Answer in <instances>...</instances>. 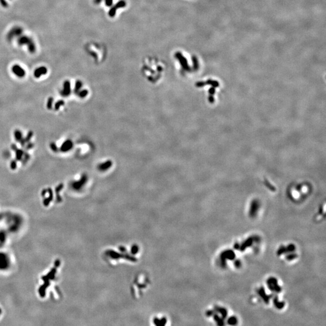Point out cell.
<instances>
[{
  "label": "cell",
  "mask_w": 326,
  "mask_h": 326,
  "mask_svg": "<svg viewBox=\"0 0 326 326\" xmlns=\"http://www.w3.org/2000/svg\"><path fill=\"white\" fill-rule=\"evenodd\" d=\"M50 148H51V149L53 151H54V152H57V151L58 150V149H57V146H56V145L54 143H53V142L50 143Z\"/></svg>",
  "instance_id": "cell-28"
},
{
  "label": "cell",
  "mask_w": 326,
  "mask_h": 326,
  "mask_svg": "<svg viewBox=\"0 0 326 326\" xmlns=\"http://www.w3.org/2000/svg\"><path fill=\"white\" fill-rule=\"evenodd\" d=\"M216 310L217 311V312H219L221 316L222 317L223 319H225L227 317V314H228V312H227V310L224 309V308H220V307H216L215 308Z\"/></svg>",
  "instance_id": "cell-11"
},
{
  "label": "cell",
  "mask_w": 326,
  "mask_h": 326,
  "mask_svg": "<svg viewBox=\"0 0 326 326\" xmlns=\"http://www.w3.org/2000/svg\"><path fill=\"white\" fill-rule=\"evenodd\" d=\"M116 11H117V8L115 7V6L114 7H112L110 10V12H109V15L112 18L114 17L115 15Z\"/></svg>",
  "instance_id": "cell-24"
},
{
  "label": "cell",
  "mask_w": 326,
  "mask_h": 326,
  "mask_svg": "<svg viewBox=\"0 0 326 326\" xmlns=\"http://www.w3.org/2000/svg\"><path fill=\"white\" fill-rule=\"evenodd\" d=\"M213 316L214 319L215 320V321L216 322V323H217V325H224V321H223V319H222V318H221L218 315H217V314H213Z\"/></svg>",
  "instance_id": "cell-15"
},
{
  "label": "cell",
  "mask_w": 326,
  "mask_h": 326,
  "mask_svg": "<svg viewBox=\"0 0 326 326\" xmlns=\"http://www.w3.org/2000/svg\"><path fill=\"white\" fill-rule=\"evenodd\" d=\"M47 73V68L45 67H41L36 69L34 72V76L36 78H39L41 76L45 75Z\"/></svg>",
  "instance_id": "cell-8"
},
{
  "label": "cell",
  "mask_w": 326,
  "mask_h": 326,
  "mask_svg": "<svg viewBox=\"0 0 326 326\" xmlns=\"http://www.w3.org/2000/svg\"><path fill=\"white\" fill-rule=\"evenodd\" d=\"M53 97H50L48 98V102H47V108L48 110H51V108H52V105H53Z\"/></svg>",
  "instance_id": "cell-26"
},
{
  "label": "cell",
  "mask_w": 326,
  "mask_h": 326,
  "mask_svg": "<svg viewBox=\"0 0 326 326\" xmlns=\"http://www.w3.org/2000/svg\"><path fill=\"white\" fill-rule=\"evenodd\" d=\"M241 265H242V263H241V261L240 260H237L234 261V266H236V268H240Z\"/></svg>",
  "instance_id": "cell-30"
},
{
  "label": "cell",
  "mask_w": 326,
  "mask_h": 326,
  "mask_svg": "<svg viewBox=\"0 0 326 326\" xmlns=\"http://www.w3.org/2000/svg\"><path fill=\"white\" fill-rule=\"evenodd\" d=\"M274 306L275 307L278 309H281L284 308V303L283 302H281V301H279L278 298L275 297L274 299Z\"/></svg>",
  "instance_id": "cell-13"
},
{
  "label": "cell",
  "mask_w": 326,
  "mask_h": 326,
  "mask_svg": "<svg viewBox=\"0 0 326 326\" xmlns=\"http://www.w3.org/2000/svg\"><path fill=\"white\" fill-rule=\"evenodd\" d=\"M15 154H16V160L18 161H20L22 160L23 158V156L24 155V152L21 149H18V148L15 150Z\"/></svg>",
  "instance_id": "cell-12"
},
{
  "label": "cell",
  "mask_w": 326,
  "mask_h": 326,
  "mask_svg": "<svg viewBox=\"0 0 326 326\" xmlns=\"http://www.w3.org/2000/svg\"><path fill=\"white\" fill-rule=\"evenodd\" d=\"M268 287L270 290L273 292H275L279 293L281 291V288L278 284L277 280L274 277H270L266 281Z\"/></svg>",
  "instance_id": "cell-2"
},
{
  "label": "cell",
  "mask_w": 326,
  "mask_h": 326,
  "mask_svg": "<svg viewBox=\"0 0 326 326\" xmlns=\"http://www.w3.org/2000/svg\"><path fill=\"white\" fill-rule=\"evenodd\" d=\"M16 167H17V162H16L15 160H13L11 162V169L12 170H15L16 169Z\"/></svg>",
  "instance_id": "cell-29"
},
{
  "label": "cell",
  "mask_w": 326,
  "mask_h": 326,
  "mask_svg": "<svg viewBox=\"0 0 326 326\" xmlns=\"http://www.w3.org/2000/svg\"><path fill=\"white\" fill-rule=\"evenodd\" d=\"M112 3L113 0H105V4L108 7H111L112 5Z\"/></svg>",
  "instance_id": "cell-31"
},
{
  "label": "cell",
  "mask_w": 326,
  "mask_h": 326,
  "mask_svg": "<svg viewBox=\"0 0 326 326\" xmlns=\"http://www.w3.org/2000/svg\"><path fill=\"white\" fill-rule=\"evenodd\" d=\"M234 248L236 249L239 250V248H240V245H239V244H238V243L235 244L234 245Z\"/></svg>",
  "instance_id": "cell-33"
},
{
  "label": "cell",
  "mask_w": 326,
  "mask_h": 326,
  "mask_svg": "<svg viewBox=\"0 0 326 326\" xmlns=\"http://www.w3.org/2000/svg\"><path fill=\"white\" fill-rule=\"evenodd\" d=\"M235 254L232 250H226L222 252L220 256V265L222 268L225 267L227 260H233L235 258Z\"/></svg>",
  "instance_id": "cell-1"
},
{
  "label": "cell",
  "mask_w": 326,
  "mask_h": 326,
  "mask_svg": "<svg viewBox=\"0 0 326 326\" xmlns=\"http://www.w3.org/2000/svg\"><path fill=\"white\" fill-rule=\"evenodd\" d=\"M286 253V246H281L280 248H278L277 252V254L278 255H281V254H284Z\"/></svg>",
  "instance_id": "cell-23"
},
{
  "label": "cell",
  "mask_w": 326,
  "mask_h": 326,
  "mask_svg": "<svg viewBox=\"0 0 326 326\" xmlns=\"http://www.w3.org/2000/svg\"><path fill=\"white\" fill-rule=\"evenodd\" d=\"M191 58H192L193 63V68L195 69V70H197L199 68V63H198V61H197V59L195 56H193Z\"/></svg>",
  "instance_id": "cell-19"
},
{
  "label": "cell",
  "mask_w": 326,
  "mask_h": 326,
  "mask_svg": "<svg viewBox=\"0 0 326 326\" xmlns=\"http://www.w3.org/2000/svg\"><path fill=\"white\" fill-rule=\"evenodd\" d=\"M228 323L230 325H236L238 323V319L235 317H231L228 319Z\"/></svg>",
  "instance_id": "cell-22"
},
{
  "label": "cell",
  "mask_w": 326,
  "mask_h": 326,
  "mask_svg": "<svg viewBox=\"0 0 326 326\" xmlns=\"http://www.w3.org/2000/svg\"><path fill=\"white\" fill-rule=\"evenodd\" d=\"M206 314H207V316H208V317H211V316H212V315H213L214 314V313H213V311L209 310V311H208V312H207Z\"/></svg>",
  "instance_id": "cell-32"
},
{
  "label": "cell",
  "mask_w": 326,
  "mask_h": 326,
  "mask_svg": "<svg viewBox=\"0 0 326 326\" xmlns=\"http://www.w3.org/2000/svg\"><path fill=\"white\" fill-rule=\"evenodd\" d=\"M289 254H288L286 257V259L287 260L289 261H291L292 260L295 259L297 257H298V255L295 254V253H288Z\"/></svg>",
  "instance_id": "cell-20"
},
{
  "label": "cell",
  "mask_w": 326,
  "mask_h": 326,
  "mask_svg": "<svg viewBox=\"0 0 326 326\" xmlns=\"http://www.w3.org/2000/svg\"><path fill=\"white\" fill-rule=\"evenodd\" d=\"M259 209V204L257 201H254L252 202L249 213V216L251 217H253H253H255L257 216V214Z\"/></svg>",
  "instance_id": "cell-6"
},
{
  "label": "cell",
  "mask_w": 326,
  "mask_h": 326,
  "mask_svg": "<svg viewBox=\"0 0 326 326\" xmlns=\"http://www.w3.org/2000/svg\"><path fill=\"white\" fill-rule=\"evenodd\" d=\"M295 250V246L294 244H290L286 247V253H293Z\"/></svg>",
  "instance_id": "cell-17"
},
{
  "label": "cell",
  "mask_w": 326,
  "mask_h": 326,
  "mask_svg": "<svg viewBox=\"0 0 326 326\" xmlns=\"http://www.w3.org/2000/svg\"><path fill=\"white\" fill-rule=\"evenodd\" d=\"M126 6V3L125 1V0H121V1H118L115 5V7L117 9H120V8H123V7H125Z\"/></svg>",
  "instance_id": "cell-18"
},
{
  "label": "cell",
  "mask_w": 326,
  "mask_h": 326,
  "mask_svg": "<svg viewBox=\"0 0 326 326\" xmlns=\"http://www.w3.org/2000/svg\"><path fill=\"white\" fill-rule=\"evenodd\" d=\"M259 238L258 236H253V237H251V238L247 239L245 242L242 244L241 245H240V248H239V250H240L241 251H244L246 249V248H248V247L251 246L252 245H253V242H259Z\"/></svg>",
  "instance_id": "cell-4"
},
{
  "label": "cell",
  "mask_w": 326,
  "mask_h": 326,
  "mask_svg": "<svg viewBox=\"0 0 326 326\" xmlns=\"http://www.w3.org/2000/svg\"><path fill=\"white\" fill-rule=\"evenodd\" d=\"M175 57L179 61L182 68L184 69L185 71H190V68L188 65V62H187V59L182 55V54L180 52H177L175 54Z\"/></svg>",
  "instance_id": "cell-3"
},
{
  "label": "cell",
  "mask_w": 326,
  "mask_h": 326,
  "mask_svg": "<svg viewBox=\"0 0 326 326\" xmlns=\"http://www.w3.org/2000/svg\"><path fill=\"white\" fill-rule=\"evenodd\" d=\"M102 0H94V2L96 4H99L101 3V1Z\"/></svg>",
  "instance_id": "cell-35"
},
{
  "label": "cell",
  "mask_w": 326,
  "mask_h": 326,
  "mask_svg": "<svg viewBox=\"0 0 326 326\" xmlns=\"http://www.w3.org/2000/svg\"><path fill=\"white\" fill-rule=\"evenodd\" d=\"M258 294H259V295L260 297L262 298V299L263 300V301H265V303L266 304H268L269 303V300L271 298V296L268 295L267 294H266L265 292V289L263 288H261L258 290Z\"/></svg>",
  "instance_id": "cell-9"
},
{
  "label": "cell",
  "mask_w": 326,
  "mask_h": 326,
  "mask_svg": "<svg viewBox=\"0 0 326 326\" xmlns=\"http://www.w3.org/2000/svg\"><path fill=\"white\" fill-rule=\"evenodd\" d=\"M14 135H15V140L17 141L20 142L21 141V140L22 139V134L21 132L19 131V130H16L14 132Z\"/></svg>",
  "instance_id": "cell-16"
},
{
  "label": "cell",
  "mask_w": 326,
  "mask_h": 326,
  "mask_svg": "<svg viewBox=\"0 0 326 326\" xmlns=\"http://www.w3.org/2000/svg\"><path fill=\"white\" fill-rule=\"evenodd\" d=\"M87 94H88V91L86 90H82V91L79 92V97H82V98L86 97L87 96Z\"/></svg>",
  "instance_id": "cell-27"
},
{
  "label": "cell",
  "mask_w": 326,
  "mask_h": 326,
  "mask_svg": "<svg viewBox=\"0 0 326 326\" xmlns=\"http://www.w3.org/2000/svg\"><path fill=\"white\" fill-rule=\"evenodd\" d=\"M64 105V102L63 100H59L58 101L56 104L55 106H54V110L56 111H57L59 110V108H60L61 106H63Z\"/></svg>",
  "instance_id": "cell-25"
},
{
  "label": "cell",
  "mask_w": 326,
  "mask_h": 326,
  "mask_svg": "<svg viewBox=\"0 0 326 326\" xmlns=\"http://www.w3.org/2000/svg\"><path fill=\"white\" fill-rule=\"evenodd\" d=\"M33 134L32 132H29L28 133L27 136H26V137L25 138H24V139H23V138H22V139L21 140V141H20L21 146H24V145H25L26 143H28L30 140V139H31L32 136H33Z\"/></svg>",
  "instance_id": "cell-14"
},
{
  "label": "cell",
  "mask_w": 326,
  "mask_h": 326,
  "mask_svg": "<svg viewBox=\"0 0 326 326\" xmlns=\"http://www.w3.org/2000/svg\"><path fill=\"white\" fill-rule=\"evenodd\" d=\"M73 147V142L71 140H67L64 142L61 147V150L63 152H66L71 149Z\"/></svg>",
  "instance_id": "cell-10"
},
{
  "label": "cell",
  "mask_w": 326,
  "mask_h": 326,
  "mask_svg": "<svg viewBox=\"0 0 326 326\" xmlns=\"http://www.w3.org/2000/svg\"><path fill=\"white\" fill-rule=\"evenodd\" d=\"M82 86V83L81 81H77L76 82V85H75V92L77 93L79 92V91H80V90L81 89Z\"/></svg>",
  "instance_id": "cell-21"
},
{
  "label": "cell",
  "mask_w": 326,
  "mask_h": 326,
  "mask_svg": "<svg viewBox=\"0 0 326 326\" xmlns=\"http://www.w3.org/2000/svg\"><path fill=\"white\" fill-rule=\"evenodd\" d=\"M61 94L63 97H67L71 93V86H70V82L68 81H66L64 82L63 89L60 92Z\"/></svg>",
  "instance_id": "cell-7"
},
{
  "label": "cell",
  "mask_w": 326,
  "mask_h": 326,
  "mask_svg": "<svg viewBox=\"0 0 326 326\" xmlns=\"http://www.w3.org/2000/svg\"><path fill=\"white\" fill-rule=\"evenodd\" d=\"M33 147V145L32 143H29V144L27 145L26 149H32V148Z\"/></svg>",
  "instance_id": "cell-34"
},
{
  "label": "cell",
  "mask_w": 326,
  "mask_h": 326,
  "mask_svg": "<svg viewBox=\"0 0 326 326\" xmlns=\"http://www.w3.org/2000/svg\"><path fill=\"white\" fill-rule=\"evenodd\" d=\"M13 73L18 77H23L26 75V71L19 65H14L12 68Z\"/></svg>",
  "instance_id": "cell-5"
}]
</instances>
